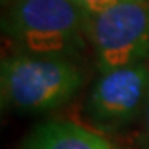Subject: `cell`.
I'll return each mask as SVG.
<instances>
[{
	"mask_svg": "<svg viewBox=\"0 0 149 149\" xmlns=\"http://www.w3.org/2000/svg\"><path fill=\"white\" fill-rule=\"evenodd\" d=\"M88 18L71 0H12L7 33L20 53L70 58L85 47Z\"/></svg>",
	"mask_w": 149,
	"mask_h": 149,
	"instance_id": "6da1fadb",
	"label": "cell"
},
{
	"mask_svg": "<svg viewBox=\"0 0 149 149\" xmlns=\"http://www.w3.org/2000/svg\"><path fill=\"white\" fill-rule=\"evenodd\" d=\"M81 81L80 68L70 58L18 52L2 61V101L18 111H47L68 101Z\"/></svg>",
	"mask_w": 149,
	"mask_h": 149,
	"instance_id": "7a4b0ae2",
	"label": "cell"
},
{
	"mask_svg": "<svg viewBox=\"0 0 149 149\" xmlns=\"http://www.w3.org/2000/svg\"><path fill=\"white\" fill-rule=\"evenodd\" d=\"M88 40L100 73L144 61L149 55V0H118L90 13Z\"/></svg>",
	"mask_w": 149,
	"mask_h": 149,
	"instance_id": "3957f363",
	"label": "cell"
},
{
	"mask_svg": "<svg viewBox=\"0 0 149 149\" xmlns=\"http://www.w3.org/2000/svg\"><path fill=\"white\" fill-rule=\"evenodd\" d=\"M148 93L149 66L144 61L104 71L91 90L86 113L100 129L116 131L144 109Z\"/></svg>",
	"mask_w": 149,
	"mask_h": 149,
	"instance_id": "277c9868",
	"label": "cell"
},
{
	"mask_svg": "<svg viewBox=\"0 0 149 149\" xmlns=\"http://www.w3.org/2000/svg\"><path fill=\"white\" fill-rule=\"evenodd\" d=\"M23 149H113V146L74 123L47 121L28 134Z\"/></svg>",
	"mask_w": 149,
	"mask_h": 149,
	"instance_id": "5b68a950",
	"label": "cell"
},
{
	"mask_svg": "<svg viewBox=\"0 0 149 149\" xmlns=\"http://www.w3.org/2000/svg\"><path fill=\"white\" fill-rule=\"evenodd\" d=\"M71 2L80 5L81 8H85L88 13H96V12H101L103 8L109 7L118 0H71Z\"/></svg>",
	"mask_w": 149,
	"mask_h": 149,
	"instance_id": "8992f818",
	"label": "cell"
},
{
	"mask_svg": "<svg viewBox=\"0 0 149 149\" xmlns=\"http://www.w3.org/2000/svg\"><path fill=\"white\" fill-rule=\"evenodd\" d=\"M143 113H144V129H146V136L149 139V93H148V100H146V106H144Z\"/></svg>",
	"mask_w": 149,
	"mask_h": 149,
	"instance_id": "52a82bcc",
	"label": "cell"
},
{
	"mask_svg": "<svg viewBox=\"0 0 149 149\" xmlns=\"http://www.w3.org/2000/svg\"><path fill=\"white\" fill-rule=\"evenodd\" d=\"M143 149H149V146H146V148H143Z\"/></svg>",
	"mask_w": 149,
	"mask_h": 149,
	"instance_id": "ba28073f",
	"label": "cell"
}]
</instances>
